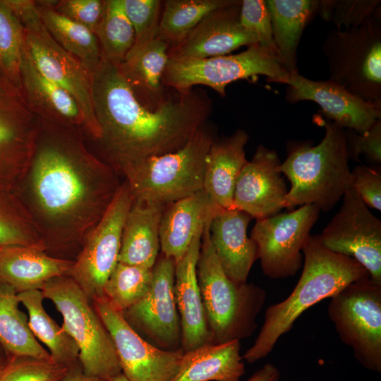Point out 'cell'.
Segmentation results:
<instances>
[{
    "instance_id": "cell-1",
    "label": "cell",
    "mask_w": 381,
    "mask_h": 381,
    "mask_svg": "<svg viewBox=\"0 0 381 381\" xmlns=\"http://www.w3.org/2000/svg\"><path fill=\"white\" fill-rule=\"evenodd\" d=\"M37 119L32 156L12 192L46 252L74 260L111 203L119 174L88 149L83 132Z\"/></svg>"
},
{
    "instance_id": "cell-2",
    "label": "cell",
    "mask_w": 381,
    "mask_h": 381,
    "mask_svg": "<svg viewBox=\"0 0 381 381\" xmlns=\"http://www.w3.org/2000/svg\"><path fill=\"white\" fill-rule=\"evenodd\" d=\"M92 99L101 132L95 140L99 157L119 175L145 159L183 147L211 111L208 98L191 90L147 109L118 66L103 57L92 74Z\"/></svg>"
},
{
    "instance_id": "cell-3",
    "label": "cell",
    "mask_w": 381,
    "mask_h": 381,
    "mask_svg": "<svg viewBox=\"0 0 381 381\" xmlns=\"http://www.w3.org/2000/svg\"><path fill=\"white\" fill-rule=\"evenodd\" d=\"M302 253L303 267L296 286L286 299L266 309L259 334L242 356L248 363H254L271 353L279 337L289 332L309 308L331 298L349 284L370 277L365 268L354 259L327 248L319 234L310 235Z\"/></svg>"
},
{
    "instance_id": "cell-4",
    "label": "cell",
    "mask_w": 381,
    "mask_h": 381,
    "mask_svg": "<svg viewBox=\"0 0 381 381\" xmlns=\"http://www.w3.org/2000/svg\"><path fill=\"white\" fill-rule=\"evenodd\" d=\"M320 121L325 130L320 143L290 140L286 144L287 157L279 167L291 183L286 208L312 204L327 212L351 188L344 129L321 116Z\"/></svg>"
},
{
    "instance_id": "cell-5",
    "label": "cell",
    "mask_w": 381,
    "mask_h": 381,
    "mask_svg": "<svg viewBox=\"0 0 381 381\" xmlns=\"http://www.w3.org/2000/svg\"><path fill=\"white\" fill-rule=\"evenodd\" d=\"M204 225L197 262V278L212 344H221L250 337L267 293L251 283H236L224 272Z\"/></svg>"
},
{
    "instance_id": "cell-6",
    "label": "cell",
    "mask_w": 381,
    "mask_h": 381,
    "mask_svg": "<svg viewBox=\"0 0 381 381\" xmlns=\"http://www.w3.org/2000/svg\"><path fill=\"white\" fill-rule=\"evenodd\" d=\"M214 140L205 124L179 150L126 169L122 176L133 200L167 205L202 190L206 157Z\"/></svg>"
},
{
    "instance_id": "cell-7",
    "label": "cell",
    "mask_w": 381,
    "mask_h": 381,
    "mask_svg": "<svg viewBox=\"0 0 381 381\" xmlns=\"http://www.w3.org/2000/svg\"><path fill=\"white\" fill-rule=\"evenodd\" d=\"M63 318L62 327L79 349V361L87 375L106 381L121 373L112 339L80 287L65 274L52 278L41 290Z\"/></svg>"
},
{
    "instance_id": "cell-8",
    "label": "cell",
    "mask_w": 381,
    "mask_h": 381,
    "mask_svg": "<svg viewBox=\"0 0 381 381\" xmlns=\"http://www.w3.org/2000/svg\"><path fill=\"white\" fill-rule=\"evenodd\" d=\"M24 28L25 47L37 70L68 92L77 102L85 120V135L101 136L92 99V74L52 37L39 16L35 1L5 0Z\"/></svg>"
},
{
    "instance_id": "cell-9",
    "label": "cell",
    "mask_w": 381,
    "mask_h": 381,
    "mask_svg": "<svg viewBox=\"0 0 381 381\" xmlns=\"http://www.w3.org/2000/svg\"><path fill=\"white\" fill-rule=\"evenodd\" d=\"M331 81L381 107V16L330 30L322 45Z\"/></svg>"
},
{
    "instance_id": "cell-10",
    "label": "cell",
    "mask_w": 381,
    "mask_h": 381,
    "mask_svg": "<svg viewBox=\"0 0 381 381\" xmlns=\"http://www.w3.org/2000/svg\"><path fill=\"white\" fill-rule=\"evenodd\" d=\"M327 315L340 340L365 369L381 373V284L356 280L330 298Z\"/></svg>"
},
{
    "instance_id": "cell-11",
    "label": "cell",
    "mask_w": 381,
    "mask_h": 381,
    "mask_svg": "<svg viewBox=\"0 0 381 381\" xmlns=\"http://www.w3.org/2000/svg\"><path fill=\"white\" fill-rule=\"evenodd\" d=\"M288 74L276 53L257 44L236 54L197 59H169L162 82L179 92L203 85L224 97L226 85L238 80L262 75L267 81L276 83Z\"/></svg>"
},
{
    "instance_id": "cell-12",
    "label": "cell",
    "mask_w": 381,
    "mask_h": 381,
    "mask_svg": "<svg viewBox=\"0 0 381 381\" xmlns=\"http://www.w3.org/2000/svg\"><path fill=\"white\" fill-rule=\"evenodd\" d=\"M133 202L124 180L102 218L85 237L66 274L91 302L104 296V285L119 262L123 227Z\"/></svg>"
},
{
    "instance_id": "cell-13",
    "label": "cell",
    "mask_w": 381,
    "mask_h": 381,
    "mask_svg": "<svg viewBox=\"0 0 381 381\" xmlns=\"http://www.w3.org/2000/svg\"><path fill=\"white\" fill-rule=\"evenodd\" d=\"M320 210L303 205L286 213L256 220L250 238L257 246L262 272L272 279L293 277L303 265V248Z\"/></svg>"
},
{
    "instance_id": "cell-14",
    "label": "cell",
    "mask_w": 381,
    "mask_h": 381,
    "mask_svg": "<svg viewBox=\"0 0 381 381\" xmlns=\"http://www.w3.org/2000/svg\"><path fill=\"white\" fill-rule=\"evenodd\" d=\"M92 303L112 339L121 373L129 381H171L176 376L182 349L164 350L146 341L104 296Z\"/></svg>"
},
{
    "instance_id": "cell-15",
    "label": "cell",
    "mask_w": 381,
    "mask_h": 381,
    "mask_svg": "<svg viewBox=\"0 0 381 381\" xmlns=\"http://www.w3.org/2000/svg\"><path fill=\"white\" fill-rule=\"evenodd\" d=\"M338 212L320 234L331 251L350 257L381 284V221L350 188L342 197Z\"/></svg>"
},
{
    "instance_id": "cell-16",
    "label": "cell",
    "mask_w": 381,
    "mask_h": 381,
    "mask_svg": "<svg viewBox=\"0 0 381 381\" xmlns=\"http://www.w3.org/2000/svg\"><path fill=\"white\" fill-rule=\"evenodd\" d=\"M175 261L160 253L152 267L145 296L122 313L127 322L159 349H181L180 319L174 296Z\"/></svg>"
},
{
    "instance_id": "cell-17",
    "label": "cell",
    "mask_w": 381,
    "mask_h": 381,
    "mask_svg": "<svg viewBox=\"0 0 381 381\" xmlns=\"http://www.w3.org/2000/svg\"><path fill=\"white\" fill-rule=\"evenodd\" d=\"M37 130L20 88L0 71V189L12 192L25 172Z\"/></svg>"
},
{
    "instance_id": "cell-18",
    "label": "cell",
    "mask_w": 381,
    "mask_h": 381,
    "mask_svg": "<svg viewBox=\"0 0 381 381\" xmlns=\"http://www.w3.org/2000/svg\"><path fill=\"white\" fill-rule=\"evenodd\" d=\"M276 83L287 85L286 102H314L321 108V116L344 129L363 132L381 119V107L361 99L330 80H313L299 73H291Z\"/></svg>"
},
{
    "instance_id": "cell-19",
    "label": "cell",
    "mask_w": 381,
    "mask_h": 381,
    "mask_svg": "<svg viewBox=\"0 0 381 381\" xmlns=\"http://www.w3.org/2000/svg\"><path fill=\"white\" fill-rule=\"evenodd\" d=\"M280 164L274 150L258 145L237 178L233 208L256 220L277 214L285 208L289 190L279 171Z\"/></svg>"
},
{
    "instance_id": "cell-20",
    "label": "cell",
    "mask_w": 381,
    "mask_h": 381,
    "mask_svg": "<svg viewBox=\"0 0 381 381\" xmlns=\"http://www.w3.org/2000/svg\"><path fill=\"white\" fill-rule=\"evenodd\" d=\"M241 1L207 15L183 39L169 47V59H197L226 55L258 42L240 23Z\"/></svg>"
},
{
    "instance_id": "cell-21",
    "label": "cell",
    "mask_w": 381,
    "mask_h": 381,
    "mask_svg": "<svg viewBox=\"0 0 381 381\" xmlns=\"http://www.w3.org/2000/svg\"><path fill=\"white\" fill-rule=\"evenodd\" d=\"M253 218L234 208L217 207L209 224L210 241L226 275L236 283H246L255 260L258 249L247 235Z\"/></svg>"
},
{
    "instance_id": "cell-22",
    "label": "cell",
    "mask_w": 381,
    "mask_h": 381,
    "mask_svg": "<svg viewBox=\"0 0 381 381\" xmlns=\"http://www.w3.org/2000/svg\"><path fill=\"white\" fill-rule=\"evenodd\" d=\"M205 224L198 229L186 253L175 267L174 296L183 352L212 344L196 271Z\"/></svg>"
},
{
    "instance_id": "cell-23",
    "label": "cell",
    "mask_w": 381,
    "mask_h": 381,
    "mask_svg": "<svg viewBox=\"0 0 381 381\" xmlns=\"http://www.w3.org/2000/svg\"><path fill=\"white\" fill-rule=\"evenodd\" d=\"M19 88L26 104L37 118L78 130L85 135V120L77 102L37 70L25 47L20 66Z\"/></svg>"
},
{
    "instance_id": "cell-24",
    "label": "cell",
    "mask_w": 381,
    "mask_h": 381,
    "mask_svg": "<svg viewBox=\"0 0 381 381\" xmlns=\"http://www.w3.org/2000/svg\"><path fill=\"white\" fill-rule=\"evenodd\" d=\"M73 262L53 257L42 247L6 246L0 249V281L18 294L41 291L52 278L67 274Z\"/></svg>"
},
{
    "instance_id": "cell-25",
    "label": "cell",
    "mask_w": 381,
    "mask_h": 381,
    "mask_svg": "<svg viewBox=\"0 0 381 381\" xmlns=\"http://www.w3.org/2000/svg\"><path fill=\"white\" fill-rule=\"evenodd\" d=\"M248 133L238 129L231 135L214 139L205 161L203 190L218 207L233 208L236 181L244 166Z\"/></svg>"
},
{
    "instance_id": "cell-26",
    "label": "cell",
    "mask_w": 381,
    "mask_h": 381,
    "mask_svg": "<svg viewBox=\"0 0 381 381\" xmlns=\"http://www.w3.org/2000/svg\"><path fill=\"white\" fill-rule=\"evenodd\" d=\"M169 42L160 35L158 26L152 32L135 40L117 65L135 95L153 97L157 104L163 90V75L169 61Z\"/></svg>"
},
{
    "instance_id": "cell-27",
    "label": "cell",
    "mask_w": 381,
    "mask_h": 381,
    "mask_svg": "<svg viewBox=\"0 0 381 381\" xmlns=\"http://www.w3.org/2000/svg\"><path fill=\"white\" fill-rule=\"evenodd\" d=\"M216 207L203 189L165 205L159 226L161 253L178 262L186 253L198 229Z\"/></svg>"
},
{
    "instance_id": "cell-28",
    "label": "cell",
    "mask_w": 381,
    "mask_h": 381,
    "mask_svg": "<svg viewBox=\"0 0 381 381\" xmlns=\"http://www.w3.org/2000/svg\"><path fill=\"white\" fill-rule=\"evenodd\" d=\"M165 205L133 200L123 227L119 262L151 269L160 249Z\"/></svg>"
},
{
    "instance_id": "cell-29",
    "label": "cell",
    "mask_w": 381,
    "mask_h": 381,
    "mask_svg": "<svg viewBox=\"0 0 381 381\" xmlns=\"http://www.w3.org/2000/svg\"><path fill=\"white\" fill-rule=\"evenodd\" d=\"M277 56L289 73H299L297 49L302 34L315 15L318 0H265Z\"/></svg>"
},
{
    "instance_id": "cell-30",
    "label": "cell",
    "mask_w": 381,
    "mask_h": 381,
    "mask_svg": "<svg viewBox=\"0 0 381 381\" xmlns=\"http://www.w3.org/2000/svg\"><path fill=\"white\" fill-rule=\"evenodd\" d=\"M238 340L207 344L183 352L179 370L171 381H240L245 365Z\"/></svg>"
},
{
    "instance_id": "cell-31",
    "label": "cell",
    "mask_w": 381,
    "mask_h": 381,
    "mask_svg": "<svg viewBox=\"0 0 381 381\" xmlns=\"http://www.w3.org/2000/svg\"><path fill=\"white\" fill-rule=\"evenodd\" d=\"M35 2L40 19L52 37L92 73L102 60L95 34L56 11L48 1Z\"/></svg>"
},
{
    "instance_id": "cell-32",
    "label": "cell",
    "mask_w": 381,
    "mask_h": 381,
    "mask_svg": "<svg viewBox=\"0 0 381 381\" xmlns=\"http://www.w3.org/2000/svg\"><path fill=\"white\" fill-rule=\"evenodd\" d=\"M20 303L18 293L0 281V346L6 356L52 358L30 330Z\"/></svg>"
},
{
    "instance_id": "cell-33",
    "label": "cell",
    "mask_w": 381,
    "mask_h": 381,
    "mask_svg": "<svg viewBox=\"0 0 381 381\" xmlns=\"http://www.w3.org/2000/svg\"><path fill=\"white\" fill-rule=\"evenodd\" d=\"M18 296L28 310L30 330L36 339L47 346L52 359L69 369L79 365L78 346L62 326L59 327L46 313L42 291H23Z\"/></svg>"
},
{
    "instance_id": "cell-34",
    "label": "cell",
    "mask_w": 381,
    "mask_h": 381,
    "mask_svg": "<svg viewBox=\"0 0 381 381\" xmlns=\"http://www.w3.org/2000/svg\"><path fill=\"white\" fill-rule=\"evenodd\" d=\"M237 0H167L158 31L170 46L183 39L212 11Z\"/></svg>"
},
{
    "instance_id": "cell-35",
    "label": "cell",
    "mask_w": 381,
    "mask_h": 381,
    "mask_svg": "<svg viewBox=\"0 0 381 381\" xmlns=\"http://www.w3.org/2000/svg\"><path fill=\"white\" fill-rule=\"evenodd\" d=\"M95 35L102 57L119 65L135 40V31L124 12L122 0H104Z\"/></svg>"
},
{
    "instance_id": "cell-36",
    "label": "cell",
    "mask_w": 381,
    "mask_h": 381,
    "mask_svg": "<svg viewBox=\"0 0 381 381\" xmlns=\"http://www.w3.org/2000/svg\"><path fill=\"white\" fill-rule=\"evenodd\" d=\"M17 245L45 249L35 226L17 196L13 192L0 189V249Z\"/></svg>"
},
{
    "instance_id": "cell-37",
    "label": "cell",
    "mask_w": 381,
    "mask_h": 381,
    "mask_svg": "<svg viewBox=\"0 0 381 381\" xmlns=\"http://www.w3.org/2000/svg\"><path fill=\"white\" fill-rule=\"evenodd\" d=\"M152 268L118 262L104 287V296L123 312L142 299L150 289Z\"/></svg>"
},
{
    "instance_id": "cell-38",
    "label": "cell",
    "mask_w": 381,
    "mask_h": 381,
    "mask_svg": "<svg viewBox=\"0 0 381 381\" xmlns=\"http://www.w3.org/2000/svg\"><path fill=\"white\" fill-rule=\"evenodd\" d=\"M24 28L4 0H0V71L20 87Z\"/></svg>"
},
{
    "instance_id": "cell-39",
    "label": "cell",
    "mask_w": 381,
    "mask_h": 381,
    "mask_svg": "<svg viewBox=\"0 0 381 381\" xmlns=\"http://www.w3.org/2000/svg\"><path fill=\"white\" fill-rule=\"evenodd\" d=\"M380 0H322L318 14L332 22L337 30L358 27L368 19L381 16Z\"/></svg>"
},
{
    "instance_id": "cell-40",
    "label": "cell",
    "mask_w": 381,
    "mask_h": 381,
    "mask_svg": "<svg viewBox=\"0 0 381 381\" xmlns=\"http://www.w3.org/2000/svg\"><path fill=\"white\" fill-rule=\"evenodd\" d=\"M69 370L52 358L9 356L1 366L0 381H63Z\"/></svg>"
},
{
    "instance_id": "cell-41",
    "label": "cell",
    "mask_w": 381,
    "mask_h": 381,
    "mask_svg": "<svg viewBox=\"0 0 381 381\" xmlns=\"http://www.w3.org/2000/svg\"><path fill=\"white\" fill-rule=\"evenodd\" d=\"M240 23L255 36L258 44L277 54L270 15L265 0L241 1Z\"/></svg>"
},
{
    "instance_id": "cell-42",
    "label": "cell",
    "mask_w": 381,
    "mask_h": 381,
    "mask_svg": "<svg viewBox=\"0 0 381 381\" xmlns=\"http://www.w3.org/2000/svg\"><path fill=\"white\" fill-rule=\"evenodd\" d=\"M344 133L349 159L358 161V157L363 155L371 164L381 163V119L365 131L345 128Z\"/></svg>"
},
{
    "instance_id": "cell-43",
    "label": "cell",
    "mask_w": 381,
    "mask_h": 381,
    "mask_svg": "<svg viewBox=\"0 0 381 381\" xmlns=\"http://www.w3.org/2000/svg\"><path fill=\"white\" fill-rule=\"evenodd\" d=\"M48 2L56 11L95 34L102 16L104 0H48Z\"/></svg>"
},
{
    "instance_id": "cell-44",
    "label": "cell",
    "mask_w": 381,
    "mask_h": 381,
    "mask_svg": "<svg viewBox=\"0 0 381 381\" xmlns=\"http://www.w3.org/2000/svg\"><path fill=\"white\" fill-rule=\"evenodd\" d=\"M124 12L132 24L138 40L157 29L161 1L122 0Z\"/></svg>"
},
{
    "instance_id": "cell-45",
    "label": "cell",
    "mask_w": 381,
    "mask_h": 381,
    "mask_svg": "<svg viewBox=\"0 0 381 381\" xmlns=\"http://www.w3.org/2000/svg\"><path fill=\"white\" fill-rule=\"evenodd\" d=\"M351 188L368 207L381 210V171L378 168L355 167L351 171Z\"/></svg>"
},
{
    "instance_id": "cell-46",
    "label": "cell",
    "mask_w": 381,
    "mask_h": 381,
    "mask_svg": "<svg viewBox=\"0 0 381 381\" xmlns=\"http://www.w3.org/2000/svg\"><path fill=\"white\" fill-rule=\"evenodd\" d=\"M280 371L272 363H266L255 371L247 381H279Z\"/></svg>"
},
{
    "instance_id": "cell-47",
    "label": "cell",
    "mask_w": 381,
    "mask_h": 381,
    "mask_svg": "<svg viewBox=\"0 0 381 381\" xmlns=\"http://www.w3.org/2000/svg\"><path fill=\"white\" fill-rule=\"evenodd\" d=\"M63 381H106L97 377H91L85 374L81 366L78 365L70 368Z\"/></svg>"
},
{
    "instance_id": "cell-48",
    "label": "cell",
    "mask_w": 381,
    "mask_h": 381,
    "mask_svg": "<svg viewBox=\"0 0 381 381\" xmlns=\"http://www.w3.org/2000/svg\"><path fill=\"white\" fill-rule=\"evenodd\" d=\"M109 381H129L122 373L118 374L117 375L114 376L113 378H111Z\"/></svg>"
},
{
    "instance_id": "cell-49",
    "label": "cell",
    "mask_w": 381,
    "mask_h": 381,
    "mask_svg": "<svg viewBox=\"0 0 381 381\" xmlns=\"http://www.w3.org/2000/svg\"><path fill=\"white\" fill-rule=\"evenodd\" d=\"M6 356L5 355V353L2 347L0 346V365L4 363V362L6 361Z\"/></svg>"
},
{
    "instance_id": "cell-50",
    "label": "cell",
    "mask_w": 381,
    "mask_h": 381,
    "mask_svg": "<svg viewBox=\"0 0 381 381\" xmlns=\"http://www.w3.org/2000/svg\"><path fill=\"white\" fill-rule=\"evenodd\" d=\"M1 365H0V369H1Z\"/></svg>"
}]
</instances>
